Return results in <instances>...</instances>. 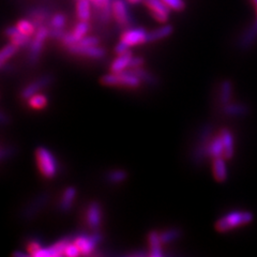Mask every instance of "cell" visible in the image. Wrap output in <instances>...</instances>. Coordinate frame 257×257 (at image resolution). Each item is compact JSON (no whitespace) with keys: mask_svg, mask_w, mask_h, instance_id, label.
<instances>
[{"mask_svg":"<svg viewBox=\"0 0 257 257\" xmlns=\"http://www.w3.org/2000/svg\"><path fill=\"white\" fill-rule=\"evenodd\" d=\"M101 240H102V235L98 230H93V232L90 236L82 234L73 239L74 243L79 248L80 255H90L93 252L95 245L98 244Z\"/></svg>","mask_w":257,"mask_h":257,"instance_id":"6","label":"cell"},{"mask_svg":"<svg viewBox=\"0 0 257 257\" xmlns=\"http://www.w3.org/2000/svg\"><path fill=\"white\" fill-rule=\"evenodd\" d=\"M127 178V173L124 170H112L107 173L106 180L111 184H119Z\"/></svg>","mask_w":257,"mask_h":257,"instance_id":"30","label":"cell"},{"mask_svg":"<svg viewBox=\"0 0 257 257\" xmlns=\"http://www.w3.org/2000/svg\"><path fill=\"white\" fill-rule=\"evenodd\" d=\"M15 26L18 27V29L22 32V34L26 35L28 37L35 36V34L37 32L35 24L28 20H21L20 22H18V24H16Z\"/></svg>","mask_w":257,"mask_h":257,"instance_id":"31","label":"cell"},{"mask_svg":"<svg viewBox=\"0 0 257 257\" xmlns=\"http://www.w3.org/2000/svg\"><path fill=\"white\" fill-rule=\"evenodd\" d=\"M66 23H67L66 15L62 13L55 14L51 21V27L56 29H63L64 26H66Z\"/></svg>","mask_w":257,"mask_h":257,"instance_id":"34","label":"cell"},{"mask_svg":"<svg viewBox=\"0 0 257 257\" xmlns=\"http://www.w3.org/2000/svg\"><path fill=\"white\" fill-rule=\"evenodd\" d=\"M9 39L11 40V42L13 44H15L16 46H19V47H24V46L28 45L31 42L30 41V37L22 34L20 30L16 32V34H14L12 37H10Z\"/></svg>","mask_w":257,"mask_h":257,"instance_id":"33","label":"cell"},{"mask_svg":"<svg viewBox=\"0 0 257 257\" xmlns=\"http://www.w3.org/2000/svg\"><path fill=\"white\" fill-rule=\"evenodd\" d=\"M212 127L210 125H205L200 131L197 142L192 151V160L195 164H200L208 157V147L211 142Z\"/></svg>","mask_w":257,"mask_h":257,"instance_id":"4","label":"cell"},{"mask_svg":"<svg viewBox=\"0 0 257 257\" xmlns=\"http://www.w3.org/2000/svg\"><path fill=\"white\" fill-rule=\"evenodd\" d=\"M148 243L150 253L149 255L151 257H161L163 255L162 251V240H161V236L157 230H151L148 234Z\"/></svg>","mask_w":257,"mask_h":257,"instance_id":"18","label":"cell"},{"mask_svg":"<svg viewBox=\"0 0 257 257\" xmlns=\"http://www.w3.org/2000/svg\"><path fill=\"white\" fill-rule=\"evenodd\" d=\"M76 189L74 187H68L62 193V197L60 200L59 209L62 212H68L73 205L75 196H76Z\"/></svg>","mask_w":257,"mask_h":257,"instance_id":"20","label":"cell"},{"mask_svg":"<svg viewBox=\"0 0 257 257\" xmlns=\"http://www.w3.org/2000/svg\"><path fill=\"white\" fill-rule=\"evenodd\" d=\"M224 112L228 116H242L245 115L248 111V108L244 104H238V103H227L224 105Z\"/></svg>","mask_w":257,"mask_h":257,"instance_id":"25","label":"cell"},{"mask_svg":"<svg viewBox=\"0 0 257 257\" xmlns=\"http://www.w3.org/2000/svg\"><path fill=\"white\" fill-rule=\"evenodd\" d=\"M88 30H89V24H88V22L80 21L71 34H64V36L61 39L62 44L64 46H67L68 48L72 45L76 44L78 41H80V40L86 37Z\"/></svg>","mask_w":257,"mask_h":257,"instance_id":"10","label":"cell"},{"mask_svg":"<svg viewBox=\"0 0 257 257\" xmlns=\"http://www.w3.org/2000/svg\"><path fill=\"white\" fill-rule=\"evenodd\" d=\"M126 2H127L128 4H131V5H138V4L142 3L143 0H126Z\"/></svg>","mask_w":257,"mask_h":257,"instance_id":"44","label":"cell"},{"mask_svg":"<svg viewBox=\"0 0 257 257\" xmlns=\"http://www.w3.org/2000/svg\"><path fill=\"white\" fill-rule=\"evenodd\" d=\"M41 248H42L41 244H40L38 241H36V240L31 241V242H29L28 245H27V250H28L29 254L32 255V256H34L38 251L41 250Z\"/></svg>","mask_w":257,"mask_h":257,"instance_id":"40","label":"cell"},{"mask_svg":"<svg viewBox=\"0 0 257 257\" xmlns=\"http://www.w3.org/2000/svg\"><path fill=\"white\" fill-rule=\"evenodd\" d=\"M161 240H162L163 244L171 243L173 241L179 239L181 237V230L179 228H168L165 229L163 232H161Z\"/></svg>","mask_w":257,"mask_h":257,"instance_id":"28","label":"cell"},{"mask_svg":"<svg viewBox=\"0 0 257 257\" xmlns=\"http://www.w3.org/2000/svg\"><path fill=\"white\" fill-rule=\"evenodd\" d=\"M223 142L221 136L218 135L213 138L209 144V147H208V158H211V159H215V158H219V157H223Z\"/></svg>","mask_w":257,"mask_h":257,"instance_id":"24","label":"cell"},{"mask_svg":"<svg viewBox=\"0 0 257 257\" xmlns=\"http://www.w3.org/2000/svg\"><path fill=\"white\" fill-rule=\"evenodd\" d=\"M18 50H19V46H16L12 42L3 47L2 52H0V66H2L3 69L5 68L6 62L9 60L16 52H18Z\"/></svg>","mask_w":257,"mask_h":257,"instance_id":"26","label":"cell"},{"mask_svg":"<svg viewBox=\"0 0 257 257\" xmlns=\"http://www.w3.org/2000/svg\"><path fill=\"white\" fill-rule=\"evenodd\" d=\"M112 15L121 27H126L130 24V14H128L124 0H114L112 2Z\"/></svg>","mask_w":257,"mask_h":257,"instance_id":"14","label":"cell"},{"mask_svg":"<svg viewBox=\"0 0 257 257\" xmlns=\"http://www.w3.org/2000/svg\"><path fill=\"white\" fill-rule=\"evenodd\" d=\"M225 159L224 157H219L212 159V173L213 177L216 181L219 182H224L227 179V167L226 163H225Z\"/></svg>","mask_w":257,"mask_h":257,"instance_id":"17","label":"cell"},{"mask_svg":"<svg viewBox=\"0 0 257 257\" xmlns=\"http://www.w3.org/2000/svg\"><path fill=\"white\" fill-rule=\"evenodd\" d=\"M64 255L69 256V257H76V256L80 255L79 248L74 243V241H71V242H69V244L66 247V250H64Z\"/></svg>","mask_w":257,"mask_h":257,"instance_id":"38","label":"cell"},{"mask_svg":"<svg viewBox=\"0 0 257 257\" xmlns=\"http://www.w3.org/2000/svg\"><path fill=\"white\" fill-rule=\"evenodd\" d=\"M256 13H257V6H256Z\"/></svg>","mask_w":257,"mask_h":257,"instance_id":"47","label":"cell"},{"mask_svg":"<svg viewBox=\"0 0 257 257\" xmlns=\"http://www.w3.org/2000/svg\"><path fill=\"white\" fill-rule=\"evenodd\" d=\"M100 82L104 86L108 87H127V88H138L142 80L136 76L133 72L130 71H122L119 73L110 72L109 74H105L101 77Z\"/></svg>","mask_w":257,"mask_h":257,"instance_id":"2","label":"cell"},{"mask_svg":"<svg viewBox=\"0 0 257 257\" xmlns=\"http://www.w3.org/2000/svg\"><path fill=\"white\" fill-rule=\"evenodd\" d=\"M29 15L38 27L43 25L42 22L47 18V13L44 10H34Z\"/></svg>","mask_w":257,"mask_h":257,"instance_id":"35","label":"cell"},{"mask_svg":"<svg viewBox=\"0 0 257 257\" xmlns=\"http://www.w3.org/2000/svg\"><path fill=\"white\" fill-rule=\"evenodd\" d=\"M86 221L88 227L92 230H98L102 222V208L98 202H92L87 208Z\"/></svg>","mask_w":257,"mask_h":257,"instance_id":"13","label":"cell"},{"mask_svg":"<svg viewBox=\"0 0 257 257\" xmlns=\"http://www.w3.org/2000/svg\"><path fill=\"white\" fill-rule=\"evenodd\" d=\"M47 98L44 94L37 93L35 95L30 96L28 99V104L31 108L34 109H43L47 105Z\"/></svg>","mask_w":257,"mask_h":257,"instance_id":"32","label":"cell"},{"mask_svg":"<svg viewBox=\"0 0 257 257\" xmlns=\"http://www.w3.org/2000/svg\"><path fill=\"white\" fill-rule=\"evenodd\" d=\"M69 52L74 55L84 56V57L88 58H93V59H99L105 56V51L103 50L102 47L99 45L95 46H88V47H80L77 45H72L69 48Z\"/></svg>","mask_w":257,"mask_h":257,"instance_id":"15","label":"cell"},{"mask_svg":"<svg viewBox=\"0 0 257 257\" xmlns=\"http://www.w3.org/2000/svg\"><path fill=\"white\" fill-rule=\"evenodd\" d=\"M76 14L79 21L88 22L91 18V6L89 0H76Z\"/></svg>","mask_w":257,"mask_h":257,"instance_id":"22","label":"cell"},{"mask_svg":"<svg viewBox=\"0 0 257 257\" xmlns=\"http://www.w3.org/2000/svg\"><path fill=\"white\" fill-rule=\"evenodd\" d=\"M231 96H232V84L230 80L226 79L222 83L221 91H220V100L223 105L230 102Z\"/></svg>","mask_w":257,"mask_h":257,"instance_id":"27","label":"cell"},{"mask_svg":"<svg viewBox=\"0 0 257 257\" xmlns=\"http://www.w3.org/2000/svg\"><path fill=\"white\" fill-rule=\"evenodd\" d=\"M48 198H50V195H48V193H45V192L36 196V198L32 199L31 202L24 208V210L21 213L22 218L25 221H30L34 219L47 204Z\"/></svg>","mask_w":257,"mask_h":257,"instance_id":"7","label":"cell"},{"mask_svg":"<svg viewBox=\"0 0 257 257\" xmlns=\"http://www.w3.org/2000/svg\"><path fill=\"white\" fill-rule=\"evenodd\" d=\"M173 27L171 25H165L148 32V42H156L160 40L170 37L173 34Z\"/></svg>","mask_w":257,"mask_h":257,"instance_id":"23","label":"cell"},{"mask_svg":"<svg viewBox=\"0 0 257 257\" xmlns=\"http://www.w3.org/2000/svg\"><path fill=\"white\" fill-rule=\"evenodd\" d=\"M144 64V59L142 57H133L130 63V67L128 69H136V68H141Z\"/></svg>","mask_w":257,"mask_h":257,"instance_id":"42","label":"cell"},{"mask_svg":"<svg viewBox=\"0 0 257 257\" xmlns=\"http://www.w3.org/2000/svg\"><path fill=\"white\" fill-rule=\"evenodd\" d=\"M252 3L255 5V7L257 6V0H252Z\"/></svg>","mask_w":257,"mask_h":257,"instance_id":"46","label":"cell"},{"mask_svg":"<svg viewBox=\"0 0 257 257\" xmlns=\"http://www.w3.org/2000/svg\"><path fill=\"white\" fill-rule=\"evenodd\" d=\"M131 71L133 73L138 76L143 82H146L149 85H157L158 80L157 78L152 75L150 72L146 71L145 69H143V67L141 68H136V69H131Z\"/></svg>","mask_w":257,"mask_h":257,"instance_id":"29","label":"cell"},{"mask_svg":"<svg viewBox=\"0 0 257 257\" xmlns=\"http://www.w3.org/2000/svg\"><path fill=\"white\" fill-rule=\"evenodd\" d=\"M15 154V149L12 146H6V145H3L2 147V160L6 161L7 159H10L13 155Z\"/></svg>","mask_w":257,"mask_h":257,"instance_id":"39","label":"cell"},{"mask_svg":"<svg viewBox=\"0 0 257 257\" xmlns=\"http://www.w3.org/2000/svg\"><path fill=\"white\" fill-rule=\"evenodd\" d=\"M64 36L63 29H56V28H52L50 30V37L53 39H62V37Z\"/></svg>","mask_w":257,"mask_h":257,"instance_id":"43","label":"cell"},{"mask_svg":"<svg viewBox=\"0 0 257 257\" xmlns=\"http://www.w3.org/2000/svg\"><path fill=\"white\" fill-rule=\"evenodd\" d=\"M115 52L117 53V55H121V54H125L127 52H130V46H127L125 43H123L122 41H120L116 47H115Z\"/></svg>","mask_w":257,"mask_h":257,"instance_id":"41","label":"cell"},{"mask_svg":"<svg viewBox=\"0 0 257 257\" xmlns=\"http://www.w3.org/2000/svg\"><path fill=\"white\" fill-rule=\"evenodd\" d=\"M77 46L80 47H88V46H95V45H99V39L95 38V37H85L83 38L80 41H78L76 44Z\"/></svg>","mask_w":257,"mask_h":257,"instance_id":"37","label":"cell"},{"mask_svg":"<svg viewBox=\"0 0 257 257\" xmlns=\"http://www.w3.org/2000/svg\"><path fill=\"white\" fill-rule=\"evenodd\" d=\"M143 3L148 8L155 20L160 23H165L168 20L171 9L162 0H143Z\"/></svg>","mask_w":257,"mask_h":257,"instance_id":"9","label":"cell"},{"mask_svg":"<svg viewBox=\"0 0 257 257\" xmlns=\"http://www.w3.org/2000/svg\"><path fill=\"white\" fill-rule=\"evenodd\" d=\"M48 37H50V29L44 25L39 26L37 29V32L35 34L34 40L30 42L29 56H28L30 64H35L38 61L39 57L41 56L45 40Z\"/></svg>","mask_w":257,"mask_h":257,"instance_id":"5","label":"cell"},{"mask_svg":"<svg viewBox=\"0 0 257 257\" xmlns=\"http://www.w3.org/2000/svg\"><path fill=\"white\" fill-rule=\"evenodd\" d=\"M120 41L125 43L127 46L141 45L148 42V32L143 28H134L124 31Z\"/></svg>","mask_w":257,"mask_h":257,"instance_id":"11","label":"cell"},{"mask_svg":"<svg viewBox=\"0 0 257 257\" xmlns=\"http://www.w3.org/2000/svg\"><path fill=\"white\" fill-rule=\"evenodd\" d=\"M71 242V238L66 237L58 240L57 242H55L54 244L47 246V247H42L41 250L38 251L34 256L35 257H58L64 255V250H66L67 245Z\"/></svg>","mask_w":257,"mask_h":257,"instance_id":"12","label":"cell"},{"mask_svg":"<svg viewBox=\"0 0 257 257\" xmlns=\"http://www.w3.org/2000/svg\"><path fill=\"white\" fill-rule=\"evenodd\" d=\"M253 219L254 215L250 211H231L216 221L215 229L219 232H226L230 229L250 224Z\"/></svg>","mask_w":257,"mask_h":257,"instance_id":"1","label":"cell"},{"mask_svg":"<svg viewBox=\"0 0 257 257\" xmlns=\"http://www.w3.org/2000/svg\"><path fill=\"white\" fill-rule=\"evenodd\" d=\"M13 255L14 256H26L27 254L26 253H22V252H15Z\"/></svg>","mask_w":257,"mask_h":257,"instance_id":"45","label":"cell"},{"mask_svg":"<svg viewBox=\"0 0 257 257\" xmlns=\"http://www.w3.org/2000/svg\"><path fill=\"white\" fill-rule=\"evenodd\" d=\"M53 82V76L51 74H46L43 75L40 78L34 80L30 84H28L21 92V98L23 100H28L30 96L35 95L37 93H39V91H41L42 89H44L45 87H47L48 85H51Z\"/></svg>","mask_w":257,"mask_h":257,"instance_id":"8","label":"cell"},{"mask_svg":"<svg viewBox=\"0 0 257 257\" xmlns=\"http://www.w3.org/2000/svg\"><path fill=\"white\" fill-rule=\"evenodd\" d=\"M132 58H133V56H132L131 52L118 55V57L114 60V62L111 63L110 71L115 72V73H119V72L124 71L126 68L130 67Z\"/></svg>","mask_w":257,"mask_h":257,"instance_id":"21","label":"cell"},{"mask_svg":"<svg viewBox=\"0 0 257 257\" xmlns=\"http://www.w3.org/2000/svg\"><path fill=\"white\" fill-rule=\"evenodd\" d=\"M162 2L170 8V9L175 11H182L184 10V8H186L184 0H162Z\"/></svg>","mask_w":257,"mask_h":257,"instance_id":"36","label":"cell"},{"mask_svg":"<svg viewBox=\"0 0 257 257\" xmlns=\"http://www.w3.org/2000/svg\"><path fill=\"white\" fill-rule=\"evenodd\" d=\"M257 40V21L254 22L251 26H248L241 35L239 39V47L242 50L250 48Z\"/></svg>","mask_w":257,"mask_h":257,"instance_id":"16","label":"cell"},{"mask_svg":"<svg viewBox=\"0 0 257 257\" xmlns=\"http://www.w3.org/2000/svg\"><path fill=\"white\" fill-rule=\"evenodd\" d=\"M38 167L45 178H54L57 174V161L54 155L45 147H38L36 150Z\"/></svg>","mask_w":257,"mask_h":257,"instance_id":"3","label":"cell"},{"mask_svg":"<svg viewBox=\"0 0 257 257\" xmlns=\"http://www.w3.org/2000/svg\"><path fill=\"white\" fill-rule=\"evenodd\" d=\"M220 136L223 142V157L229 160L234 156V138H232V134L227 128H223L220 133Z\"/></svg>","mask_w":257,"mask_h":257,"instance_id":"19","label":"cell"}]
</instances>
